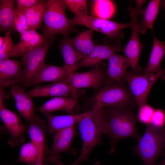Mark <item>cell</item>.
Masks as SVG:
<instances>
[{
	"label": "cell",
	"instance_id": "obj_15",
	"mask_svg": "<svg viewBox=\"0 0 165 165\" xmlns=\"http://www.w3.org/2000/svg\"><path fill=\"white\" fill-rule=\"evenodd\" d=\"M29 122L28 131L31 141L36 147L39 162H44L46 150V134L48 129L45 121L39 116L34 115Z\"/></svg>",
	"mask_w": 165,
	"mask_h": 165
},
{
	"label": "cell",
	"instance_id": "obj_29",
	"mask_svg": "<svg viewBox=\"0 0 165 165\" xmlns=\"http://www.w3.org/2000/svg\"><path fill=\"white\" fill-rule=\"evenodd\" d=\"M91 9L93 16L109 20L114 16L116 7L114 3L112 1L96 0L92 1Z\"/></svg>",
	"mask_w": 165,
	"mask_h": 165
},
{
	"label": "cell",
	"instance_id": "obj_21",
	"mask_svg": "<svg viewBox=\"0 0 165 165\" xmlns=\"http://www.w3.org/2000/svg\"><path fill=\"white\" fill-rule=\"evenodd\" d=\"M153 47L148 64L144 69H141V68L137 72V74L147 75L156 73L162 70L160 66L165 55V42L159 40L153 33Z\"/></svg>",
	"mask_w": 165,
	"mask_h": 165
},
{
	"label": "cell",
	"instance_id": "obj_34",
	"mask_svg": "<svg viewBox=\"0 0 165 165\" xmlns=\"http://www.w3.org/2000/svg\"><path fill=\"white\" fill-rule=\"evenodd\" d=\"M4 37V42L0 47V61L11 57L15 46L9 32L5 33Z\"/></svg>",
	"mask_w": 165,
	"mask_h": 165
},
{
	"label": "cell",
	"instance_id": "obj_6",
	"mask_svg": "<svg viewBox=\"0 0 165 165\" xmlns=\"http://www.w3.org/2000/svg\"><path fill=\"white\" fill-rule=\"evenodd\" d=\"M145 1L136 0L135 8L130 7L128 8L131 18L129 24V27L131 29L132 34L129 42L122 51L128 60L132 72H134L138 67L140 55L143 47L139 37L140 31L138 23L141 7Z\"/></svg>",
	"mask_w": 165,
	"mask_h": 165
},
{
	"label": "cell",
	"instance_id": "obj_14",
	"mask_svg": "<svg viewBox=\"0 0 165 165\" xmlns=\"http://www.w3.org/2000/svg\"><path fill=\"white\" fill-rule=\"evenodd\" d=\"M26 92L31 98L46 97H71L78 101L77 93L73 91L67 81L36 87Z\"/></svg>",
	"mask_w": 165,
	"mask_h": 165
},
{
	"label": "cell",
	"instance_id": "obj_33",
	"mask_svg": "<svg viewBox=\"0 0 165 165\" xmlns=\"http://www.w3.org/2000/svg\"><path fill=\"white\" fill-rule=\"evenodd\" d=\"M13 29L20 35L29 30L24 11L16 10L13 23Z\"/></svg>",
	"mask_w": 165,
	"mask_h": 165
},
{
	"label": "cell",
	"instance_id": "obj_27",
	"mask_svg": "<svg viewBox=\"0 0 165 165\" xmlns=\"http://www.w3.org/2000/svg\"><path fill=\"white\" fill-rule=\"evenodd\" d=\"M16 11L15 1L0 0L1 31H7L13 29V23Z\"/></svg>",
	"mask_w": 165,
	"mask_h": 165
},
{
	"label": "cell",
	"instance_id": "obj_39",
	"mask_svg": "<svg viewBox=\"0 0 165 165\" xmlns=\"http://www.w3.org/2000/svg\"><path fill=\"white\" fill-rule=\"evenodd\" d=\"M163 156L164 157L163 160L160 162L156 164V165H165V153H164Z\"/></svg>",
	"mask_w": 165,
	"mask_h": 165
},
{
	"label": "cell",
	"instance_id": "obj_22",
	"mask_svg": "<svg viewBox=\"0 0 165 165\" xmlns=\"http://www.w3.org/2000/svg\"><path fill=\"white\" fill-rule=\"evenodd\" d=\"M88 111L77 114L57 116L51 114L44 115L48 124L47 133L52 134L57 131L75 125L80 121Z\"/></svg>",
	"mask_w": 165,
	"mask_h": 165
},
{
	"label": "cell",
	"instance_id": "obj_13",
	"mask_svg": "<svg viewBox=\"0 0 165 165\" xmlns=\"http://www.w3.org/2000/svg\"><path fill=\"white\" fill-rule=\"evenodd\" d=\"M23 65L19 61L6 58L0 61V88L12 87L22 82Z\"/></svg>",
	"mask_w": 165,
	"mask_h": 165
},
{
	"label": "cell",
	"instance_id": "obj_3",
	"mask_svg": "<svg viewBox=\"0 0 165 165\" xmlns=\"http://www.w3.org/2000/svg\"><path fill=\"white\" fill-rule=\"evenodd\" d=\"M67 7L64 0L47 1L43 18L45 28L42 35L44 38L54 40L59 34L67 37L73 26L65 13Z\"/></svg>",
	"mask_w": 165,
	"mask_h": 165
},
{
	"label": "cell",
	"instance_id": "obj_11",
	"mask_svg": "<svg viewBox=\"0 0 165 165\" xmlns=\"http://www.w3.org/2000/svg\"><path fill=\"white\" fill-rule=\"evenodd\" d=\"M3 93L2 91L0 92V116L10 136L8 143L14 147L25 141L27 128L17 114L3 105Z\"/></svg>",
	"mask_w": 165,
	"mask_h": 165
},
{
	"label": "cell",
	"instance_id": "obj_1",
	"mask_svg": "<svg viewBox=\"0 0 165 165\" xmlns=\"http://www.w3.org/2000/svg\"><path fill=\"white\" fill-rule=\"evenodd\" d=\"M133 108L111 106L93 110L102 127L104 134L110 141L111 153L115 151L119 140L128 138L137 140L140 138L136 128V118Z\"/></svg>",
	"mask_w": 165,
	"mask_h": 165
},
{
	"label": "cell",
	"instance_id": "obj_24",
	"mask_svg": "<svg viewBox=\"0 0 165 165\" xmlns=\"http://www.w3.org/2000/svg\"><path fill=\"white\" fill-rule=\"evenodd\" d=\"M77 101L71 97H54L37 110L44 115L50 114L57 110L63 111L68 114H72Z\"/></svg>",
	"mask_w": 165,
	"mask_h": 165
},
{
	"label": "cell",
	"instance_id": "obj_41",
	"mask_svg": "<svg viewBox=\"0 0 165 165\" xmlns=\"http://www.w3.org/2000/svg\"><path fill=\"white\" fill-rule=\"evenodd\" d=\"M161 6L165 10V0L161 1Z\"/></svg>",
	"mask_w": 165,
	"mask_h": 165
},
{
	"label": "cell",
	"instance_id": "obj_23",
	"mask_svg": "<svg viewBox=\"0 0 165 165\" xmlns=\"http://www.w3.org/2000/svg\"><path fill=\"white\" fill-rule=\"evenodd\" d=\"M60 48L64 60V65L70 77L75 72L79 63L84 57L75 49L69 38H64L61 41Z\"/></svg>",
	"mask_w": 165,
	"mask_h": 165
},
{
	"label": "cell",
	"instance_id": "obj_25",
	"mask_svg": "<svg viewBox=\"0 0 165 165\" xmlns=\"http://www.w3.org/2000/svg\"><path fill=\"white\" fill-rule=\"evenodd\" d=\"M94 31L88 28L70 38L75 49L84 58L90 53L95 46L93 41Z\"/></svg>",
	"mask_w": 165,
	"mask_h": 165
},
{
	"label": "cell",
	"instance_id": "obj_35",
	"mask_svg": "<svg viewBox=\"0 0 165 165\" xmlns=\"http://www.w3.org/2000/svg\"><path fill=\"white\" fill-rule=\"evenodd\" d=\"M150 125L156 127L165 126V112L162 109H155Z\"/></svg>",
	"mask_w": 165,
	"mask_h": 165
},
{
	"label": "cell",
	"instance_id": "obj_32",
	"mask_svg": "<svg viewBox=\"0 0 165 165\" xmlns=\"http://www.w3.org/2000/svg\"><path fill=\"white\" fill-rule=\"evenodd\" d=\"M67 7L75 16L88 15L85 0H64Z\"/></svg>",
	"mask_w": 165,
	"mask_h": 165
},
{
	"label": "cell",
	"instance_id": "obj_16",
	"mask_svg": "<svg viewBox=\"0 0 165 165\" xmlns=\"http://www.w3.org/2000/svg\"><path fill=\"white\" fill-rule=\"evenodd\" d=\"M75 134V125L57 131L53 137V145L48 152L49 160L62 152H72L71 145Z\"/></svg>",
	"mask_w": 165,
	"mask_h": 165
},
{
	"label": "cell",
	"instance_id": "obj_19",
	"mask_svg": "<svg viewBox=\"0 0 165 165\" xmlns=\"http://www.w3.org/2000/svg\"><path fill=\"white\" fill-rule=\"evenodd\" d=\"M10 92L19 113L28 122L30 121L34 115V106L31 98L24 91L23 87L18 85L12 86Z\"/></svg>",
	"mask_w": 165,
	"mask_h": 165
},
{
	"label": "cell",
	"instance_id": "obj_40",
	"mask_svg": "<svg viewBox=\"0 0 165 165\" xmlns=\"http://www.w3.org/2000/svg\"><path fill=\"white\" fill-rule=\"evenodd\" d=\"M4 41V37L0 36V47L3 44Z\"/></svg>",
	"mask_w": 165,
	"mask_h": 165
},
{
	"label": "cell",
	"instance_id": "obj_5",
	"mask_svg": "<svg viewBox=\"0 0 165 165\" xmlns=\"http://www.w3.org/2000/svg\"><path fill=\"white\" fill-rule=\"evenodd\" d=\"M82 141L80 154L75 161L79 164L86 161L91 150L102 142L103 131L94 111L87 113L78 123Z\"/></svg>",
	"mask_w": 165,
	"mask_h": 165
},
{
	"label": "cell",
	"instance_id": "obj_4",
	"mask_svg": "<svg viewBox=\"0 0 165 165\" xmlns=\"http://www.w3.org/2000/svg\"><path fill=\"white\" fill-rule=\"evenodd\" d=\"M125 82H116L105 86L97 93L94 99L92 109L105 107L123 106L133 108L137 105L135 99Z\"/></svg>",
	"mask_w": 165,
	"mask_h": 165
},
{
	"label": "cell",
	"instance_id": "obj_2",
	"mask_svg": "<svg viewBox=\"0 0 165 165\" xmlns=\"http://www.w3.org/2000/svg\"><path fill=\"white\" fill-rule=\"evenodd\" d=\"M137 141L133 153L138 155L145 165H156L157 158L164 153L165 126L156 127L146 126L144 134Z\"/></svg>",
	"mask_w": 165,
	"mask_h": 165
},
{
	"label": "cell",
	"instance_id": "obj_20",
	"mask_svg": "<svg viewBox=\"0 0 165 165\" xmlns=\"http://www.w3.org/2000/svg\"><path fill=\"white\" fill-rule=\"evenodd\" d=\"M44 38L36 30H28L20 35L18 43L15 45L11 57H18L46 42Z\"/></svg>",
	"mask_w": 165,
	"mask_h": 165
},
{
	"label": "cell",
	"instance_id": "obj_31",
	"mask_svg": "<svg viewBox=\"0 0 165 165\" xmlns=\"http://www.w3.org/2000/svg\"><path fill=\"white\" fill-rule=\"evenodd\" d=\"M155 109L147 104L139 107L137 116L138 121L146 126L150 125Z\"/></svg>",
	"mask_w": 165,
	"mask_h": 165
},
{
	"label": "cell",
	"instance_id": "obj_42",
	"mask_svg": "<svg viewBox=\"0 0 165 165\" xmlns=\"http://www.w3.org/2000/svg\"><path fill=\"white\" fill-rule=\"evenodd\" d=\"M95 165H100L99 162H97L95 163Z\"/></svg>",
	"mask_w": 165,
	"mask_h": 165
},
{
	"label": "cell",
	"instance_id": "obj_10",
	"mask_svg": "<svg viewBox=\"0 0 165 165\" xmlns=\"http://www.w3.org/2000/svg\"><path fill=\"white\" fill-rule=\"evenodd\" d=\"M101 64L91 68L88 71L75 72L69 77L67 82L73 91L77 92V89L87 88H93L98 92L105 86L107 68L102 66Z\"/></svg>",
	"mask_w": 165,
	"mask_h": 165
},
{
	"label": "cell",
	"instance_id": "obj_37",
	"mask_svg": "<svg viewBox=\"0 0 165 165\" xmlns=\"http://www.w3.org/2000/svg\"><path fill=\"white\" fill-rule=\"evenodd\" d=\"M49 161L51 163L54 164L56 165H64L61 162V157L60 155L52 158L49 160ZM70 165H75L73 162Z\"/></svg>",
	"mask_w": 165,
	"mask_h": 165
},
{
	"label": "cell",
	"instance_id": "obj_8",
	"mask_svg": "<svg viewBox=\"0 0 165 165\" xmlns=\"http://www.w3.org/2000/svg\"><path fill=\"white\" fill-rule=\"evenodd\" d=\"M54 39H49L23 55L22 82L24 87L30 86L34 78L45 64L47 53Z\"/></svg>",
	"mask_w": 165,
	"mask_h": 165
},
{
	"label": "cell",
	"instance_id": "obj_7",
	"mask_svg": "<svg viewBox=\"0 0 165 165\" xmlns=\"http://www.w3.org/2000/svg\"><path fill=\"white\" fill-rule=\"evenodd\" d=\"M70 19L72 25L84 26L94 31L106 35L109 39L115 42H120V38L123 36L122 30L129 27V23H119L89 15L75 16Z\"/></svg>",
	"mask_w": 165,
	"mask_h": 165
},
{
	"label": "cell",
	"instance_id": "obj_9",
	"mask_svg": "<svg viewBox=\"0 0 165 165\" xmlns=\"http://www.w3.org/2000/svg\"><path fill=\"white\" fill-rule=\"evenodd\" d=\"M165 73V69L155 74L147 75L136 74L127 72L123 81L127 82L128 87L139 107L147 104L148 94L158 79Z\"/></svg>",
	"mask_w": 165,
	"mask_h": 165
},
{
	"label": "cell",
	"instance_id": "obj_30",
	"mask_svg": "<svg viewBox=\"0 0 165 165\" xmlns=\"http://www.w3.org/2000/svg\"><path fill=\"white\" fill-rule=\"evenodd\" d=\"M17 162L33 164L39 162L38 154L35 146L31 141L22 145Z\"/></svg>",
	"mask_w": 165,
	"mask_h": 165
},
{
	"label": "cell",
	"instance_id": "obj_18",
	"mask_svg": "<svg viewBox=\"0 0 165 165\" xmlns=\"http://www.w3.org/2000/svg\"><path fill=\"white\" fill-rule=\"evenodd\" d=\"M108 62L107 68V78L106 86L113 83L123 81L127 72L130 64L126 57L115 53L107 60Z\"/></svg>",
	"mask_w": 165,
	"mask_h": 165
},
{
	"label": "cell",
	"instance_id": "obj_17",
	"mask_svg": "<svg viewBox=\"0 0 165 165\" xmlns=\"http://www.w3.org/2000/svg\"><path fill=\"white\" fill-rule=\"evenodd\" d=\"M69 77V74L64 65L58 66L45 64L33 80L30 86L46 82L57 83L66 81Z\"/></svg>",
	"mask_w": 165,
	"mask_h": 165
},
{
	"label": "cell",
	"instance_id": "obj_12",
	"mask_svg": "<svg viewBox=\"0 0 165 165\" xmlns=\"http://www.w3.org/2000/svg\"><path fill=\"white\" fill-rule=\"evenodd\" d=\"M122 50L120 42L112 43L105 41L103 43L96 45L94 49L88 56L79 63L77 69L84 67L93 68L101 64L107 60L116 51Z\"/></svg>",
	"mask_w": 165,
	"mask_h": 165
},
{
	"label": "cell",
	"instance_id": "obj_28",
	"mask_svg": "<svg viewBox=\"0 0 165 165\" xmlns=\"http://www.w3.org/2000/svg\"><path fill=\"white\" fill-rule=\"evenodd\" d=\"M47 1L40 0L24 12L29 29L36 30L40 27L46 9Z\"/></svg>",
	"mask_w": 165,
	"mask_h": 165
},
{
	"label": "cell",
	"instance_id": "obj_26",
	"mask_svg": "<svg viewBox=\"0 0 165 165\" xmlns=\"http://www.w3.org/2000/svg\"><path fill=\"white\" fill-rule=\"evenodd\" d=\"M161 2L160 0H151L146 8L141 9L140 16L142 19L138 23L140 33L145 34L148 29H152L159 11Z\"/></svg>",
	"mask_w": 165,
	"mask_h": 165
},
{
	"label": "cell",
	"instance_id": "obj_36",
	"mask_svg": "<svg viewBox=\"0 0 165 165\" xmlns=\"http://www.w3.org/2000/svg\"><path fill=\"white\" fill-rule=\"evenodd\" d=\"M39 0H15L16 10L24 11L33 6L37 3Z\"/></svg>",
	"mask_w": 165,
	"mask_h": 165
},
{
	"label": "cell",
	"instance_id": "obj_38",
	"mask_svg": "<svg viewBox=\"0 0 165 165\" xmlns=\"http://www.w3.org/2000/svg\"><path fill=\"white\" fill-rule=\"evenodd\" d=\"M23 165H47V164L45 163L44 162H38L36 163H33V164H30V163H25Z\"/></svg>",
	"mask_w": 165,
	"mask_h": 165
}]
</instances>
